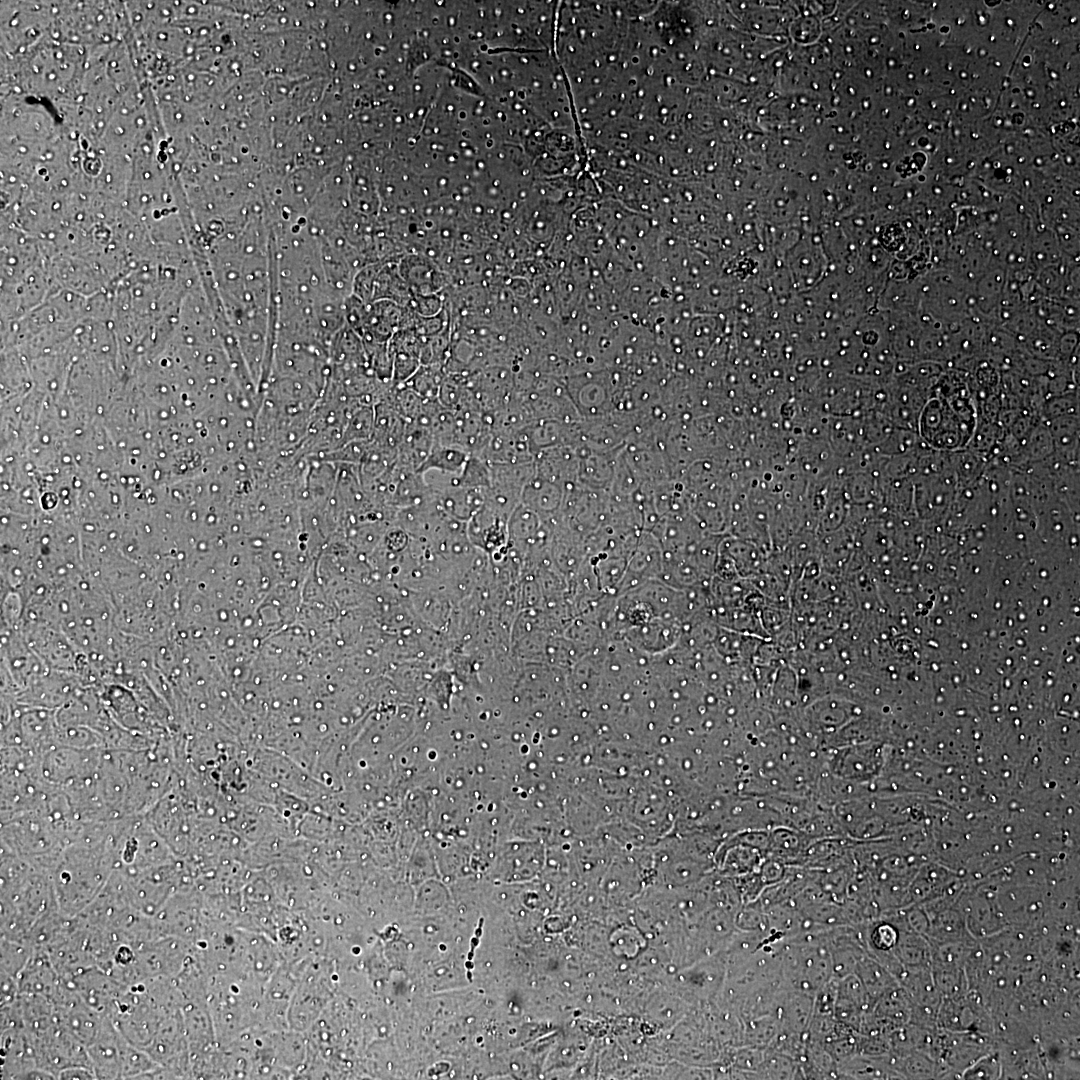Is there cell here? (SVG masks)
Listing matches in <instances>:
<instances>
[{"instance_id": "9a60e30c", "label": "cell", "mask_w": 1080, "mask_h": 1080, "mask_svg": "<svg viewBox=\"0 0 1080 1080\" xmlns=\"http://www.w3.org/2000/svg\"><path fill=\"white\" fill-rule=\"evenodd\" d=\"M58 1079H97L92 1068L87 1066H72L62 1070Z\"/></svg>"}, {"instance_id": "6da1fadb", "label": "cell", "mask_w": 1080, "mask_h": 1080, "mask_svg": "<svg viewBox=\"0 0 1080 1080\" xmlns=\"http://www.w3.org/2000/svg\"><path fill=\"white\" fill-rule=\"evenodd\" d=\"M114 864L109 826L83 827L62 849L50 870L60 913L68 918L82 913L106 886Z\"/></svg>"}, {"instance_id": "5b68a950", "label": "cell", "mask_w": 1080, "mask_h": 1080, "mask_svg": "<svg viewBox=\"0 0 1080 1080\" xmlns=\"http://www.w3.org/2000/svg\"><path fill=\"white\" fill-rule=\"evenodd\" d=\"M813 1011L814 996L785 989L777 1009L780 1032L807 1037Z\"/></svg>"}, {"instance_id": "7c38bea8", "label": "cell", "mask_w": 1080, "mask_h": 1080, "mask_svg": "<svg viewBox=\"0 0 1080 1080\" xmlns=\"http://www.w3.org/2000/svg\"><path fill=\"white\" fill-rule=\"evenodd\" d=\"M743 1045L768 1048L780 1032V1020L777 1014H768L743 1022Z\"/></svg>"}, {"instance_id": "3957f363", "label": "cell", "mask_w": 1080, "mask_h": 1080, "mask_svg": "<svg viewBox=\"0 0 1080 1080\" xmlns=\"http://www.w3.org/2000/svg\"><path fill=\"white\" fill-rule=\"evenodd\" d=\"M110 1017L96 1038L86 1047L97 1079H124L126 1060L132 1047Z\"/></svg>"}, {"instance_id": "8992f818", "label": "cell", "mask_w": 1080, "mask_h": 1080, "mask_svg": "<svg viewBox=\"0 0 1080 1080\" xmlns=\"http://www.w3.org/2000/svg\"><path fill=\"white\" fill-rule=\"evenodd\" d=\"M720 955L696 964L684 975L683 982L693 997L708 1000L722 989L727 975V967L722 951Z\"/></svg>"}, {"instance_id": "8fae6325", "label": "cell", "mask_w": 1080, "mask_h": 1080, "mask_svg": "<svg viewBox=\"0 0 1080 1080\" xmlns=\"http://www.w3.org/2000/svg\"><path fill=\"white\" fill-rule=\"evenodd\" d=\"M758 1079H804L801 1066L795 1059L767 1049L764 1060L756 1071Z\"/></svg>"}, {"instance_id": "9c48e42d", "label": "cell", "mask_w": 1080, "mask_h": 1080, "mask_svg": "<svg viewBox=\"0 0 1080 1080\" xmlns=\"http://www.w3.org/2000/svg\"><path fill=\"white\" fill-rule=\"evenodd\" d=\"M854 974L861 981L872 1003L897 985V979L871 956L865 955L860 959Z\"/></svg>"}, {"instance_id": "277c9868", "label": "cell", "mask_w": 1080, "mask_h": 1080, "mask_svg": "<svg viewBox=\"0 0 1080 1080\" xmlns=\"http://www.w3.org/2000/svg\"><path fill=\"white\" fill-rule=\"evenodd\" d=\"M17 980L20 994L44 997L54 1003L63 989L62 979L44 949L33 950Z\"/></svg>"}, {"instance_id": "30bf717a", "label": "cell", "mask_w": 1080, "mask_h": 1080, "mask_svg": "<svg viewBox=\"0 0 1080 1080\" xmlns=\"http://www.w3.org/2000/svg\"><path fill=\"white\" fill-rule=\"evenodd\" d=\"M470 453L458 445H437L433 448L418 469V473L435 470L446 474H459L467 462Z\"/></svg>"}, {"instance_id": "7a4b0ae2", "label": "cell", "mask_w": 1080, "mask_h": 1080, "mask_svg": "<svg viewBox=\"0 0 1080 1080\" xmlns=\"http://www.w3.org/2000/svg\"><path fill=\"white\" fill-rule=\"evenodd\" d=\"M828 929L798 934L783 942L781 977L786 989L815 996L833 978Z\"/></svg>"}, {"instance_id": "5bb4252c", "label": "cell", "mask_w": 1080, "mask_h": 1080, "mask_svg": "<svg viewBox=\"0 0 1080 1080\" xmlns=\"http://www.w3.org/2000/svg\"><path fill=\"white\" fill-rule=\"evenodd\" d=\"M899 938L898 929L890 922H880L874 924L870 930L865 941V945L868 946V950L871 949L872 954L875 956L882 953L893 952Z\"/></svg>"}, {"instance_id": "ba28073f", "label": "cell", "mask_w": 1080, "mask_h": 1080, "mask_svg": "<svg viewBox=\"0 0 1080 1080\" xmlns=\"http://www.w3.org/2000/svg\"><path fill=\"white\" fill-rule=\"evenodd\" d=\"M434 439L430 429L408 423L402 441L397 448L396 463L408 470L418 471L430 454Z\"/></svg>"}, {"instance_id": "4fadbf2b", "label": "cell", "mask_w": 1080, "mask_h": 1080, "mask_svg": "<svg viewBox=\"0 0 1080 1080\" xmlns=\"http://www.w3.org/2000/svg\"><path fill=\"white\" fill-rule=\"evenodd\" d=\"M34 948L26 940L1 936V971L18 977Z\"/></svg>"}, {"instance_id": "52a82bcc", "label": "cell", "mask_w": 1080, "mask_h": 1080, "mask_svg": "<svg viewBox=\"0 0 1080 1080\" xmlns=\"http://www.w3.org/2000/svg\"><path fill=\"white\" fill-rule=\"evenodd\" d=\"M564 499L565 491L561 485L534 474L524 487L521 504L540 516H550L562 508Z\"/></svg>"}]
</instances>
